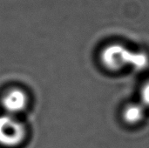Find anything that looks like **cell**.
Wrapping results in <instances>:
<instances>
[{
    "instance_id": "obj_4",
    "label": "cell",
    "mask_w": 149,
    "mask_h": 148,
    "mask_svg": "<svg viewBox=\"0 0 149 148\" xmlns=\"http://www.w3.org/2000/svg\"><path fill=\"white\" fill-rule=\"evenodd\" d=\"M144 113L145 110L142 105L132 104L124 109L123 118L127 124H137L142 120Z\"/></svg>"
},
{
    "instance_id": "obj_2",
    "label": "cell",
    "mask_w": 149,
    "mask_h": 148,
    "mask_svg": "<svg viewBox=\"0 0 149 148\" xmlns=\"http://www.w3.org/2000/svg\"><path fill=\"white\" fill-rule=\"evenodd\" d=\"M26 135L24 125L10 114L0 115V145L16 147L23 142Z\"/></svg>"
},
{
    "instance_id": "obj_1",
    "label": "cell",
    "mask_w": 149,
    "mask_h": 148,
    "mask_svg": "<svg viewBox=\"0 0 149 148\" xmlns=\"http://www.w3.org/2000/svg\"><path fill=\"white\" fill-rule=\"evenodd\" d=\"M100 59L106 69L113 72L120 71L127 65L137 70L148 65V58L142 52H134L121 44H111L106 47L100 55Z\"/></svg>"
},
{
    "instance_id": "obj_3",
    "label": "cell",
    "mask_w": 149,
    "mask_h": 148,
    "mask_svg": "<svg viewBox=\"0 0 149 148\" xmlns=\"http://www.w3.org/2000/svg\"><path fill=\"white\" fill-rule=\"evenodd\" d=\"M27 105V96L20 89H11L2 99V106L7 114L14 116L22 112Z\"/></svg>"
},
{
    "instance_id": "obj_5",
    "label": "cell",
    "mask_w": 149,
    "mask_h": 148,
    "mask_svg": "<svg viewBox=\"0 0 149 148\" xmlns=\"http://www.w3.org/2000/svg\"><path fill=\"white\" fill-rule=\"evenodd\" d=\"M141 99L142 106L149 107V81L144 84L141 90Z\"/></svg>"
}]
</instances>
